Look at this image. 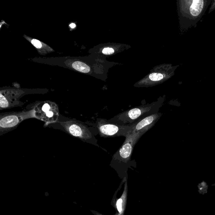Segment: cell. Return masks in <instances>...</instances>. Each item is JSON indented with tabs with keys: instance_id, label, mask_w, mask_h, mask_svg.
I'll list each match as a JSON object with an SVG mask.
<instances>
[{
	"instance_id": "6da1fadb",
	"label": "cell",
	"mask_w": 215,
	"mask_h": 215,
	"mask_svg": "<svg viewBox=\"0 0 215 215\" xmlns=\"http://www.w3.org/2000/svg\"><path fill=\"white\" fill-rule=\"evenodd\" d=\"M163 101L158 100L151 104L135 107L114 116L108 121L120 125H132L141 120L158 112Z\"/></svg>"
},
{
	"instance_id": "7a4b0ae2",
	"label": "cell",
	"mask_w": 215,
	"mask_h": 215,
	"mask_svg": "<svg viewBox=\"0 0 215 215\" xmlns=\"http://www.w3.org/2000/svg\"><path fill=\"white\" fill-rule=\"evenodd\" d=\"M144 133L136 132L133 131L126 136V139L120 148L113 155L112 164H127L131 161L133 149L137 143Z\"/></svg>"
},
{
	"instance_id": "3957f363",
	"label": "cell",
	"mask_w": 215,
	"mask_h": 215,
	"mask_svg": "<svg viewBox=\"0 0 215 215\" xmlns=\"http://www.w3.org/2000/svg\"><path fill=\"white\" fill-rule=\"evenodd\" d=\"M210 2L203 0L182 2V11L183 14L185 15L188 26L199 21Z\"/></svg>"
},
{
	"instance_id": "277c9868",
	"label": "cell",
	"mask_w": 215,
	"mask_h": 215,
	"mask_svg": "<svg viewBox=\"0 0 215 215\" xmlns=\"http://www.w3.org/2000/svg\"><path fill=\"white\" fill-rule=\"evenodd\" d=\"M134 124L132 125H120L108 121L106 119L98 118L97 127L101 137H114L126 136L133 130Z\"/></svg>"
},
{
	"instance_id": "5b68a950",
	"label": "cell",
	"mask_w": 215,
	"mask_h": 215,
	"mask_svg": "<svg viewBox=\"0 0 215 215\" xmlns=\"http://www.w3.org/2000/svg\"><path fill=\"white\" fill-rule=\"evenodd\" d=\"M162 115V114L161 113L158 112L156 114H152L141 120L134 124L132 131L145 134L155 125L161 118Z\"/></svg>"
},
{
	"instance_id": "8992f818",
	"label": "cell",
	"mask_w": 215,
	"mask_h": 215,
	"mask_svg": "<svg viewBox=\"0 0 215 215\" xmlns=\"http://www.w3.org/2000/svg\"><path fill=\"white\" fill-rule=\"evenodd\" d=\"M66 129L73 136L84 140H92L93 135L89 130L85 126L77 123H69Z\"/></svg>"
},
{
	"instance_id": "52a82bcc",
	"label": "cell",
	"mask_w": 215,
	"mask_h": 215,
	"mask_svg": "<svg viewBox=\"0 0 215 215\" xmlns=\"http://www.w3.org/2000/svg\"><path fill=\"white\" fill-rule=\"evenodd\" d=\"M20 119L16 115H9L4 116L0 121L1 128L3 129L11 128L14 127L20 122Z\"/></svg>"
},
{
	"instance_id": "ba28073f",
	"label": "cell",
	"mask_w": 215,
	"mask_h": 215,
	"mask_svg": "<svg viewBox=\"0 0 215 215\" xmlns=\"http://www.w3.org/2000/svg\"><path fill=\"white\" fill-rule=\"evenodd\" d=\"M73 67L78 71L83 73H88L90 71V68L85 63L80 61H75L72 64Z\"/></svg>"
},
{
	"instance_id": "9c48e42d",
	"label": "cell",
	"mask_w": 215,
	"mask_h": 215,
	"mask_svg": "<svg viewBox=\"0 0 215 215\" xmlns=\"http://www.w3.org/2000/svg\"><path fill=\"white\" fill-rule=\"evenodd\" d=\"M164 76L160 73H152L149 76L150 80L153 81H160L163 79Z\"/></svg>"
},
{
	"instance_id": "30bf717a",
	"label": "cell",
	"mask_w": 215,
	"mask_h": 215,
	"mask_svg": "<svg viewBox=\"0 0 215 215\" xmlns=\"http://www.w3.org/2000/svg\"><path fill=\"white\" fill-rule=\"evenodd\" d=\"M114 50L111 48H104L102 51L103 53L106 55L112 54L114 53Z\"/></svg>"
},
{
	"instance_id": "8fae6325",
	"label": "cell",
	"mask_w": 215,
	"mask_h": 215,
	"mask_svg": "<svg viewBox=\"0 0 215 215\" xmlns=\"http://www.w3.org/2000/svg\"><path fill=\"white\" fill-rule=\"evenodd\" d=\"M32 43L37 48H41L42 47V44H41V42H40L38 40H36V39H33L32 41Z\"/></svg>"
},
{
	"instance_id": "7c38bea8",
	"label": "cell",
	"mask_w": 215,
	"mask_h": 215,
	"mask_svg": "<svg viewBox=\"0 0 215 215\" xmlns=\"http://www.w3.org/2000/svg\"><path fill=\"white\" fill-rule=\"evenodd\" d=\"M122 200L121 199H118L116 203L117 208L120 213H121L122 210Z\"/></svg>"
},
{
	"instance_id": "4fadbf2b",
	"label": "cell",
	"mask_w": 215,
	"mask_h": 215,
	"mask_svg": "<svg viewBox=\"0 0 215 215\" xmlns=\"http://www.w3.org/2000/svg\"><path fill=\"white\" fill-rule=\"evenodd\" d=\"M51 109V106L48 103H45L42 107V111L46 113Z\"/></svg>"
},
{
	"instance_id": "5bb4252c",
	"label": "cell",
	"mask_w": 215,
	"mask_h": 215,
	"mask_svg": "<svg viewBox=\"0 0 215 215\" xmlns=\"http://www.w3.org/2000/svg\"><path fill=\"white\" fill-rule=\"evenodd\" d=\"M46 114V116H47L48 118H50L51 117H52L54 116V113L52 111H49L45 113Z\"/></svg>"
},
{
	"instance_id": "9a60e30c",
	"label": "cell",
	"mask_w": 215,
	"mask_h": 215,
	"mask_svg": "<svg viewBox=\"0 0 215 215\" xmlns=\"http://www.w3.org/2000/svg\"><path fill=\"white\" fill-rule=\"evenodd\" d=\"M214 8H215V1H214V3L213 4L212 6H211V8H210V11H212L213 10Z\"/></svg>"
},
{
	"instance_id": "2e32d148",
	"label": "cell",
	"mask_w": 215,
	"mask_h": 215,
	"mask_svg": "<svg viewBox=\"0 0 215 215\" xmlns=\"http://www.w3.org/2000/svg\"><path fill=\"white\" fill-rule=\"evenodd\" d=\"M69 26L72 28H74L76 26V25L74 23H72V24H70Z\"/></svg>"
}]
</instances>
